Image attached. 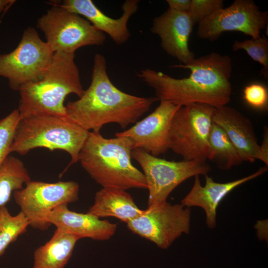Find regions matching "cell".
<instances>
[{"instance_id":"4fadbf2b","label":"cell","mask_w":268,"mask_h":268,"mask_svg":"<svg viewBox=\"0 0 268 268\" xmlns=\"http://www.w3.org/2000/svg\"><path fill=\"white\" fill-rule=\"evenodd\" d=\"M180 107L167 101H160L151 113L130 129L116 133L115 136L126 137L131 141L133 149H140L158 157L169 149L171 121Z\"/></svg>"},{"instance_id":"277c9868","label":"cell","mask_w":268,"mask_h":268,"mask_svg":"<svg viewBox=\"0 0 268 268\" xmlns=\"http://www.w3.org/2000/svg\"><path fill=\"white\" fill-rule=\"evenodd\" d=\"M74 59V54L54 53L42 79L20 88V119L35 115L67 117L66 97L75 94L80 97L84 91Z\"/></svg>"},{"instance_id":"3957f363","label":"cell","mask_w":268,"mask_h":268,"mask_svg":"<svg viewBox=\"0 0 268 268\" xmlns=\"http://www.w3.org/2000/svg\"><path fill=\"white\" fill-rule=\"evenodd\" d=\"M133 150L126 137L107 138L100 132H89L78 162L102 188L147 189L143 173L132 162Z\"/></svg>"},{"instance_id":"6da1fadb","label":"cell","mask_w":268,"mask_h":268,"mask_svg":"<svg viewBox=\"0 0 268 268\" xmlns=\"http://www.w3.org/2000/svg\"><path fill=\"white\" fill-rule=\"evenodd\" d=\"M172 67L188 69L190 74L176 78L150 68L141 69L137 74L154 90L158 101L181 107L199 103L214 108L230 101L232 65L229 56L212 52L195 58L186 65Z\"/></svg>"},{"instance_id":"30bf717a","label":"cell","mask_w":268,"mask_h":268,"mask_svg":"<svg viewBox=\"0 0 268 268\" xmlns=\"http://www.w3.org/2000/svg\"><path fill=\"white\" fill-rule=\"evenodd\" d=\"M79 191L78 184L73 181L47 183L31 180L13 196L29 226L44 231L51 225L47 221L49 213L61 205L76 201Z\"/></svg>"},{"instance_id":"8992f818","label":"cell","mask_w":268,"mask_h":268,"mask_svg":"<svg viewBox=\"0 0 268 268\" xmlns=\"http://www.w3.org/2000/svg\"><path fill=\"white\" fill-rule=\"evenodd\" d=\"M37 27L54 53L74 54L80 47L100 46L106 40L105 34L87 20L56 3L38 18Z\"/></svg>"},{"instance_id":"9a60e30c","label":"cell","mask_w":268,"mask_h":268,"mask_svg":"<svg viewBox=\"0 0 268 268\" xmlns=\"http://www.w3.org/2000/svg\"><path fill=\"white\" fill-rule=\"evenodd\" d=\"M139 0H127L122 6L123 14L113 18L101 11L91 0H65L61 7L85 17L96 28L107 34L117 45L126 43L130 37L129 20L138 8Z\"/></svg>"},{"instance_id":"ffe728a7","label":"cell","mask_w":268,"mask_h":268,"mask_svg":"<svg viewBox=\"0 0 268 268\" xmlns=\"http://www.w3.org/2000/svg\"><path fill=\"white\" fill-rule=\"evenodd\" d=\"M79 239L56 229L51 239L35 250L32 268H64Z\"/></svg>"},{"instance_id":"5b68a950","label":"cell","mask_w":268,"mask_h":268,"mask_svg":"<svg viewBox=\"0 0 268 268\" xmlns=\"http://www.w3.org/2000/svg\"><path fill=\"white\" fill-rule=\"evenodd\" d=\"M89 132L67 117L29 116L19 121L10 152L25 155L38 147L62 150L70 155L74 163L78 161Z\"/></svg>"},{"instance_id":"52a82bcc","label":"cell","mask_w":268,"mask_h":268,"mask_svg":"<svg viewBox=\"0 0 268 268\" xmlns=\"http://www.w3.org/2000/svg\"><path fill=\"white\" fill-rule=\"evenodd\" d=\"M214 109L199 103L181 107L171 121L169 149L184 160L206 162Z\"/></svg>"},{"instance_id":"5bb4252c","label":"cell","mask_w":268,"mask_h":268,"mask_svg":"<svg viewBox=\"0 0 268 268\" xmlns=\"http://www.w3.org/2000/svg\"><path fill=\"white\" fill-rule=\"evenodd\" d=\"M195 24L187 12L168 9L153 20L151 31L158 35L163 50L182 65L196 57L189 48V41Z\"/></svg>"},{"instance_id":"8fae6325","label":"cell","mask_w":268,"mask_h":268,"mask_svg":"<svg viewBox=\"0 0 268 268\" xmlns=\"http://www.w3.org/2000/svg\"><path fill=\"white\" fill-rule=\"evenodd\" d=\"M190 219L189 208L166 201L148 206L127 225L133 233L166 249L183 233H189Z\"/></svg>"},{"instance_id":"d6986e66","label":"cell","mask_w":268,"mask_h":268,"mask_svg":"<svg viewBox=\"0 0 268 268\" xmlns=\"http://www.w3.org/2000/svg\"><path fill=\"white\" fill-rule=\"evenodd\" d=\"M143 212L126 191L102 188L96 193L93 204L87 213L99 218L113 217L127 224Z\"/></svg>"},{"instance_id":"7402d4cb","label":"cell","mask_w":268,"mask_h":268,"mask_svg":"<svg viewBox=\"0 0 268 268\" xmlns=\"http://www.w3.org/2000/svg\"><path fill=\"white\" fill-rule=\"evenodd\" d=\"M31 178L23 162L8 156L0 165V208L6 205L12 194L22 189Z\"/></svg>"},{"instance_id":"7c38bea8","label":"cell","mask_w":268,"mask_h":268,"mask_svg":"<svg viewBox=\"0 0 268 268\" xmlns=\"http://www.w3.org/2000/svg\"><path fill=\"white\" fill-rule=\"evenodd\" d=\"M267 11H262L252 0H235L198 23L197 36L213 41L223 33L237 31L251 38H259L268 25Z\"/></svg>"},{"instance_id":"7a4b0ae2","label":"cell","mask_w":268,"mask_h":268,"mask_svg":"<svg viewBox=\"0 0 268 268\" xmlns=\"http://www.w3.org/2000/svg\"><path fill=\"white\" fill-rule=\"evenodd\" d=\"M158 101L155 96H136L118 88L108 76L105 58L96 54L89 86L65 106L67 117L74 123L87 131L100 132L109 123L125 129L136 123Z\"/></svg>"},{"instance_id":"2e32d148","label":"cell","mask_w":268,"mask_h":268,"mask_svg":"<svg viewBox=\"0 0 268 268\" xmlns=\"http://www.w3.org/2000/svg\"><path fill=\"white\" fill-rule=\"evenodd\" d=\"M212 122L224 131L242 161L258 159L260 145L253 124L242 113L227 105L214 108Z\"/></svg>"},{"instance_id":"44dd1931","label":"cell","mask_w":268,"mask_h":268,"mask_svg":"<svg viewBox=\"0 0 268 268\" xmlns=\"http://www.w3.org/2000/svg\"><path fill=\"white\" fill-rule=\"evenodd\" d=\"M207 160L221 170H228L242 161L224 131L212 123L209 138Z\"/></svg>"},{"instance_id":"603a6c76","label":"cell","mask_w":268,"mask_h":268,"mask_svg":"<svg viewBox=\"0 0 268 268\" xmlns=\"http://www.w3.org/2000/svg\"><path fill=\"white\" fill-rule=\"evenodd\" d=\"M29 222L21 212L12 215L6 206L0 208V256L8 246L24 233Z\"/></svg>"},{"instance_id":"484cf974","label":"cell","mask_w":268,"mask_h":268,"mask_svg":"<svg viewBox=\"0 0 268 268\" xmlns=\"http://www.w3.org/2000/svg\"><path fill=\"white\" fill-rule=\"evenodd\" d=\"M222 0H191L188 11L195 25L223 7Z\"/></svg>"},{"instance_id":"ac0fdd59","label":"cell","mask_w":268,"mask_h":268,"mask_svg":"<svg viewBox=\"0 0 268 268\" xmlns=\"http://www.w3.org/2000/svg\"><path fill=\"white\" fill-rule=\"evenodd\" d=\"M267 171L266 167H262L250 175L225 183L214 182L206 174L204 175L205 183L203 186L201 184L199 176H196L192 189L181 201V204L188 208L196 206L203 208L205 212L206 224L209 228H213L216 225V208L222 199L237 187L261 176Z\"/></svg>"},{"instance_id":"83f0119b","label":"cell","mask_w":268,"mask_h":268,"mask_svg":"<svg viewBox=\"0 0 268 268\" xmlns=\"http://www.w3.org/2000/svg\"><path fill=\"white\" fill-rule=\"evenodd\" d=\"M265 163L267 166L268 165V130L265 127L263 141L260 145V150L258 159Z\"/></svg>"},{"instance_id":"cb8c5ba5","label":"cell","mask_w":268,"mask_h":268,"mask_svg":"<svg viewBox=\"0 0 268 268\" xmlns=\"http://www.w3.org/2000/svg\"><path fill=\"white\" fill-rule=\"evenodd\" d=\"M232 50L237 51L243 50L255 61L260 63L263 68L261 74L267 79L268 77V40L265 35L256 39L244 41H235Z\"/></svg>"},{"instance_id":"f546056e","label":"cell","mask_w":268,"mask_h":268,"mask_svg":"<svg viewBox=\"0 0 268 268\" xmlns=\"http://www.w3.org/2000/svg\"><path fill=\"white\" fill-rule=\"evenodd\" d=\"M15 0H0V14L9 5L12 4Z\"/></svg>"},{"instance_id":"ba28073f","label":"cell","mask_w":268,"mask_h":268,"mask_svg":"<svg viewBox=\"0 0 268 268\" xmlns=\"http://www.w3.org/2000/svg\"><path fill=\"white\" fill-rule=\"evenodd\" d=\"M54 52L42 40L33 27L25 29L12 52L0 54V76L6 78L13 90L43 77L52 62Z\"/></svg>"},{"instance_id":"e0dca14e","label":"cell","mask_w":268,"mask_h":268,"mask_svg":"<svg viewBox=\"0 0 268 268\" xmlns=\"http://www.w3.org/2000/svg\"><path fill=\"white\" fill-rule=\"evenodd\" d=\"M47 221L56 229L75 235L80 239L88 238L94 240L105 241L113 236L117 224L86 213H79L68 209L67 205H61L48 215Z\"/></svg>"},{"instance_id":"d4e9b609","label":"cell","mask_w":268,"mask_h":268,"mask_svg":"<svg viewBox=\"0 0 268 268\" xmlns=\"http://www.w3.org/2000/svg\"><path fill=\"white\" fill-rule=\"evenodd\" d=\"M20 120L18 109L0 119V165L10 153L11 146Z\"/></svg>"},{"instance_id":"9c48e42d","label":"cell","mask_w":268,"mask_h":268,"mask_svg":"<svg viewBox=\"0 0 268 268\" xmlns=\"http://www.w3.org/2000/svg\"><path fill=\"white\" fill-rule=\"evenodd\" d=\"M132 157L142 169L148 191V206L166 201L170 193L182 182L192 177L206 175L211 170L206 162L168 161L140 149H133Z\"/></svg>"},{"instance_id":"f1b7e54d","label":"cell","mask_w":268,"mask_h":268,"mask_svg":"<svg viewBox=\"0 0 268 268\" xmlns=\"http://www.w3.org/2000/svg\"><path fill=\"white\" fill-rule=\"evenodd\" d=\"M191 0H167L169 8L179 11L188 12L191 4Z\"/></svg>"},{"instance_id":"4316f807","label":"cell","mask_w":268,"mask_h":268,"mask_svg":"<svg viewBox=\"0 0 268 268\" xmlns=\"http://www.w3.org/2000/svg\"><path fill=\"white\" fill-rule=\"evenodd\" d=\"M243 98L254 108L264 109L268 107V90L262 84L253 83L246 86L243 91Z\"/></svg>"}]
</instances>
